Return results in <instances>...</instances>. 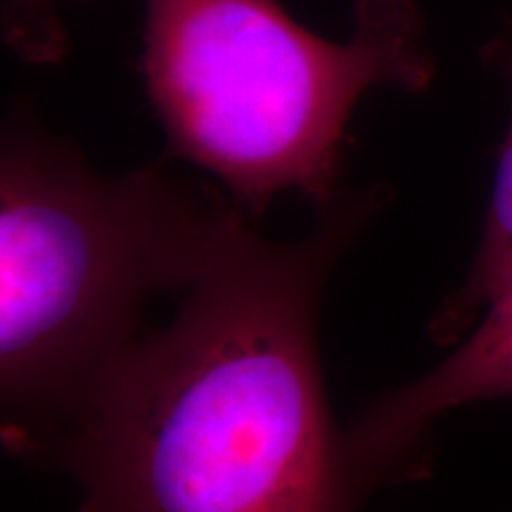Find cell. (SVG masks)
<instances>
[{
  "label": "cell",
  "instance_id": "obj_3",
  "mask_svg": "<svg viewBox=\"0 0 512 512\" xmlns=\"http://www.w3.org/2000/svg\"><path fill=\"white\" fill-rule=\"evenodd\" d=\"M420 36L411 0H361L347 43L304 31L278 0H145V88L171 155L256 223L283 192L337 200L361 95L430 83Z\"/></svg>",
  "mask_w": 512,
  "mask_h": 512
},
{
  "label": "cell",
  "instance_id": "obj_6",
  "mask_svg": "<svg viewBox=\"0 0 512 512\" xmlns=\"http://www.w3.org/2000/svg\"><path fill=\"white\" fill-rule=\"evenodd\" d=\"M8 22L12 46L29 60H53L62 53V36L46 0H10Z\"/></svg>",
  "mask_w": 512,
  "mask_h": 512
},
{
  "label": "cell",
  "instance_id": "obj_7",
  "mask_svg": "<svg viewBox=\"0 0 512 512\" xmlns=\"http://www.w3.org/2000/svg\"><path fill=\"white\" fill-rule=\"evenodd\" d=\"M76 512H88L86 508H83V505H79V510H76Z\"/></svg>",
  "mask_w": 512,
  "mask_h": 512
},
{
  "label": "cell",
  "instance_id": "obj_2",
  "mask_svg": "<svg viewBox=\"0 0 512 512\" xmlns=\"http://www.w3.org/2000/svg\"><path fill=\"white\" fill-rule=\"evenodd\" d=\"M249 223L162 164L102 176L34 124L0 150V430L34 460L81 396L143 337L159 294L202 278ZM254 223V221H252Z\"/></svg>",
  "mask_w": 512,
  "mask_h": 512
},
{
  "label": "cell",
  "instance_id": "obj_5",
  "mask_svg": "<svg viewBox=\"0 0 512 512\" xmlns=\"http://www.w3.org/2000/svg\"><path fill=\"white\" fill-rule=\"evenodd\" d=\"M512 287V119L498 155L482 240L465 283L451 292L430 320V337L456 344L498 294Z\"/></svg>",
  "mask_w": 512,
  "mask_h": 512
},
{
  "label": "cell",
  "instance_id": "obj_1",
  "mask_svg": "<svg viewBox=\"0 0 512 512\" xmlns=\"http://www.w3.org/2000/svg\"><path fill=\"white\" fill-rule=\"evenodd\" d=\"M375 211L377 192H339L294 242L245 223L31 463L72 477L88 512H361L370 491L325 392L318 316Z\"/></svg>",
  "mask_w": 512,
  "mask_h": 512
},
{
  "label": "cell",
  "instance_id": "obj_4",
  "mask_svg": "<svg viewBox=\"0 0 512 512\" xmlns=\"http://www.w3.org/2000/svg\"><path fill=\"white\" fill-rule=\"evenodd\" d=\"M458 347L418 380L377 394L344 427V444L373 494L427 472V434L444 413L512 396V287L491 302Z\"/></svg>",
  "mask_w": 512,
  "mask_h": 512
}]
</instances>
